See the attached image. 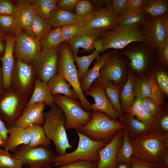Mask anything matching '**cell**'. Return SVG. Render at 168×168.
Here are the masks:
<instances>
[{
    "label": "cell",
    "mask_w": 168,
    "mask_h": 168,
    "mask_svg": "<svg viewBox=\"0 0 168 168\" xmlns=\"http://www.w3.org/2000/svg\"><path fill=\"white\" fill-rule=\"evenodd\" d=\"M107 32L105 30H99L80 33L67 42L73 55H77L80 48L83 49L84 51L90 52L94 49L95 41Z\"/></svg>",
    "instance_id": "21"
},
{
    "label": "cell",
    "mask_w": 168,
    "mask_h": 168,
    "mask_svg": "<svg viewBox=\"0 0 168 168\" xmlns=\"http://www.w3.org/2000/svg\"><path fill=\"white\" fill-rule=\"evenodd\" d=\"M109 53H105L96 58L92 68L87 70L85 77L80 81L82 90L84 93L88 91L94 82L99 76L100 71L107 61Z\"/></svg>",
    "instance_id": "28"
},
{
    "label": "cell",
    "mask_w": 168,
    "mask_h": 168,
    "mask_svg": "<svg viewBox=\"0 0 168 168\" xmlns=\"http://www.w3.org/2000/svg\"><path fill=\"white\" fill-rule=\"evenodd\" d=\"M133 92L136 97L141 99L149 97L161 106L163 104V94L158 87L155 79L148 77L134 80Z\"/></svg>",
    "instance_id": "17"
},
{
    "label": "cell",
    "mask_w": 168,
    "mask_h": 168,
    "mask_svg": "<svg viewBox=\"0 0 168 168\" xmlns=\"http://www.w3.org/2000/svg\"><path fill=\"white\" fill-rule=\"evenodd\" d=\"M42 125H31L25 128L30 137V141L28 144L29 146H49L51 144L50 141L45 136Z\"/></svg>",
    "instance_id": "33"
},
{
    "label": "cell",
    "mask_w": 168,
    "mask_h": 168,
    "mask_svg": "<svg viewBox=\"0 0 168 168\" xmlns=\"http://www.w3.org/2000/svg\"><path fill=\"white\" fill-rule=\"evenodd\" d=\"M42 49H57L63 42L61 28L51 29L40 40Z\"/></svg>",
    "instance_id": "36"
},
{
    "label": "cell",
    "mask_w": 168,
    "mask_h": 168,
    "mask_svg": "<svg viewBox=\"0 0 168 168\" xmlns=\"http://www.w3.org/2000/svg\"><path fill=\"white\" fill-rule=\"evenodd\" d=\"M5 91L2 83V66H0V96L2 95Z\"/></svg>",
    "instance_id": "60"
},
{
    "label": "cell",
    "mask_w": 168,
    "mask_h": 168,
    "mask_svg": "<svg viewBox=\"0 0 168 168\" xmlns=\"http://www.w3.org/2000/svg\"><path fill=\"white\" fill-rule=\"evenodd\" d=\"M91 118L85 125L76 130L91 140L110 142L118 131L125 127L119 121L111 119L98 111H91Z\"/></svg>",
    "instance_id": "4"
},
{
    "label": "cell",
    "mask_w": 168,
    "mask_h": 168,
    "mask_svg": "<svg viewBox=\"0 0 168 168\" xmlns=\"http://www.w3.org/2000/svg\"><path fill=\"white\" fill-rule=\"evenodd\" d=\"M137 119L149 127L152 125L154 119L151 114L143 108L135 115Z\"/></svg>",
    "instance_id": "51"
},
{
    "label": "cell",
    "mask_w": 168,
    "mask_h": 168,
    "mask_svg": "<svg viewBox=\"0 0 168 168\" xmlns=\"http://www.w3.org/2000/svg\"><path fill=\"white\" fill-rule=\"evenodd\" d=\"M134 80L131 74H129L127 80L124 85L121 93L123 109L125 112H126L130 107L134 99Z\"/></svg>",
    "instance_id": "38"
},
{
    "label": "cell",
    "mask_w": 168,
    "mask_h": 168,
    "mask_svg": "<svg viewBox=\"0 0 168 168\" xmlns=\"http://www.w3.org/2000/svg\"><path fill=\"white\" fill-rule=\"evenodd\" d=\"M15 39V36L12 33L7 35L5 51L0 58V61L2 64V83L5 91L10 87L12 75L15 61L14 56Z\"/></svg>",
    "instance_id": "20"
},
{
    "label": "cell",
    "mask_w": 168,
    "mask_h": 168,
    "mask_svg": "<svg viewBox=\"0 0 168 168\" xmlns=\"http://www.w3.org/2000/svg\"><path fill=\"white\" fill-rule=\"evenodd\" d=\"M59 46L57 73L71 85L83 109L91 112L92 104L85 97L81 88L73 54L69 45L67 42H63Z\"/></svg>",
    "instance_id": "2"
},
{
    "label": "cell",
    "mask_w": 168,
    "mask_h": 168,
    "mask_svg": "<svg viewBox=\"0 0 168 168\" xmlns=\"http://www.w3.org/2000/svg\"><path fill=\"white\" fill-rule=\"evenodd\" d=\"M16 6L8 0H0V15L15 16Z\"/></svg>",
    "instance_id": "48"
},
{
    "label": "cell",
    "mask_w": 168,
    "mask_h": 168,
    "mask_svg": "<svg viewBox=\"0 0 168 168\" xmlns=\"http://www.w3.org/2000/svg\"><path fill=\"white\" fill-rule=\"evenodd\" d=\"M30 97L19 94L11 88L0 96V118L6 127L15 126Z\"/></svg>",
    "instance_id": "9"
},
{
    "label": "cell",
    "mask_w": 168,
    "mask_h": 168,
    "mask_svg": "<svg viewBox=\"0 0 168 168\" xmlns=\"http://www.w3.org/2000/svg\"><path fill=\"white\" fill-rule=\"evenodd\" d=\"M142 99L143 107L151 114L154 119H155L162 110L161 106L157 104L151 98L145 97Z\"/></svg>",
    "instance_id": "44"
},
{
    "label": "cell",
    "mask_w": 168,
    "mask_h": 168,
    "mask_svg": "<svg viewBox=\"0 0 168 168\" xmlns=\"http://www.w3.org/2000/svg\"><path fill=\"white\" fill-rule=\"evenodd\" d=\"M15 16L0 15V29L6 35L12 33Z\"/></svg>",
    "instance_id": "47"
},
{
    "label": "cell",
    "mask_w": 168,
    "mask_h": 168,
    "mask_svg": "<svg viewBox=\"0 0 168 168\" xmlns=\"http://www.w3.org/2000/svg\"><path fill=\"white\" fill-rule=\"evenodd\" d=\"M155 80L159 88L163 94L168 96V76L165 72L159 70L156 73Z\"/></svg>",
    "instance_id": "45"
},
{
    "label": "cell",
    "mask_w": 168,
    "mask_h": 168,
    "mask_svg": "<svg viewBox=\"0 0 168 168\" xmlns=\"http://www.w3.org/2000/svg\"><path fill=\"white\" fill-rule=\"evenodd\" d=\"M7 35L0 29V58L3 55L5 51Z\"/></svg>",
    "instance_id": "58"
},
{
    "label": "cell",
    "mask_w": 168,
    "mask_h": 168,
    "mask_svg": "<svg viewBox=\"0 0 168 168\" xmlns=\"http://www.w3.org/2000/svg\"><path fill=\"white\" fill-rule=\"evenodd\" d=\"M35 78L31 64L15 59L10 88L19 94L30 97Z\"/></svg>",
    "instance_id": "10"
},
{
    "label": "cell",
    "mask_w": 168,
    "mask_h": 168,
    "mask_svg": "<svg viewBox=\"0 0 168 168\" xmlns=\"http://www.w3.org/2000/svg\"><path fill=\"white\" fill-rule=\"evenodd\" d=\"M103 41L102 38L97 39L94 44V51L90 54L79 57L73 55L74 61L78 68V77L80 81L85 76L88 68L92 62L99 56L103 49Z\"/></svg>",
    "instance_id": "25"
},
{
    "label": "cell",
    "mask_w": 168,
    "mask_h": 168,
    "mask_svg": "<svg viewBox=\"0 0 168 168\" xmlns=\"http://www.w3.org/2000/svg\"><path fill=\"white\" fill-rule=\"evenodd\" d=\"M144 1V0H128L126 13H131L141 9Z\"/></svg>",
    "instance_id": "55"
},
{
    "label": "cell",
    "mask_w": 168,
    "mask_h": 168,
    "mask_svg": "<svg viewBox=\"0 0 168 168\" xmlns=\"http://www.w3.org/2000/svg\"><path fill=\"white\" fill-rule=\"evenodd\" d=\"M45 119L42 128L47 139L54 143L58 155H62L72 147L69 143L64 127L65 116L61 109L54 105L47 112H44Z\"/></svg>",
    "instance_id": "3"
},
{
    "label": "cell",
    "mask_w": 168,
    "mask_h": 168,
    "mask_svg": "<svg viewBox=\"0 0 168 168\" xmlns=\"http://www.w3.org/2000/svg\"><path fill=\"white\" fill-rule=\"evenodd\" d=\"M56 0H32L33 8L35 15L48 21L52 12L57 8Z\"/></svg>",
    "instance_id": "34"
},
{
    "label": "cell",
    "mask_w": 168,
    "mask_h": 168,
    "mask_svg": "<svg viewBox=\"0 0 168 168\" xmlns=\"http://www.w3.org/2000/svg\"><path fill=\"white\" fill-rule=\"evenodd\" d=\"M8 130L3 121L0 118V137L5 144L7 139Z\"/></svg>",
    "instance_id": "57"
},
{
    "label": "cell",
    "mask_w": 168,
    "mask_h": 168,
    "mask_svg": "<svg viewBox=\"0 0 168 168\" xmlns=\"http://www.w3.org/2000/svg\"><path fill=\"white\" fill-rule=\"evenodd\" d=\"M75 9L74 13L86 23L88 22L95 10L91 2L88 0H79Z\"/></svg>",
    "instance_id": "40"
},
{
    "label": "cell",
    "mask_w": 168,
    "mask_h": 168,
    "mask_svg": "<svg viewBox=\"0 0 168 168\" xmlns=\"http://www.w3.org/2000/svg\"><path fill=\"white\" fill-rule=\"evenodd\" d=\"M119 122L127 130L129 138L136 137L150 132V127L128 114L120 115Z\"/></svg>",
    "instance_id": "29"
},
{
    "label": "cell",
    "mask_w": 168,
    "mask_h": 168,
    "mask_svg": "<svg viewBox=\"0 0 168 168\" xmlns=\"http://www.w3.org/2000/svg\"><path fill=\"white\" fill-rule=\"evenodd\" d=\"M84 94L92 97L94 100L95 103L92 104L91 107V111H98L103 112L111 119L118 121L120 115L113 107L101 85L90 88Z\"/></svg>",
    "instance_id": "18"
},
{
    "label": "cell",
    "mask_w": 168,
    "mask_h": 168,
    "mask_svg": "<svg viewBox=\"0 0 168 168\" xmlns=\"http://www.w3.org/2000/svg\"><path fill=\"white\" fill-rule=\"evenodd\" d=\"M48 21L53 28H61L74 23L86 24L72 12L57 8L52 12Z\"/></svg>",
    "instance_id": "27"
},
{
    "label": "cell",
    "mask_w": 168,
    "mask_h": 168,
    "mask_svg": "<svg viewBox=\"0 0 168 168\" xmlns=\"http://www.w3.org/2000/svg\"><path fill=\"white\" fill-rule=\"evenodd\" d=\"M13 156L29 167L38 166L48 168L53 165L56 155L49 146L31 147L28 144L19 146L13 152Z\"/></svg>",
    "instance_id": "8"
},
{
    "label": "cell",
    "mask_w": 168,
    "mask_h": 168,
    "mask_svg": "<svg viewBox=\"0 0 168 168\" xmlns=\"http://www.w3.org/2000/svg\"><path fill=\"white\" fill-rule=\"evenodd\" d=\"M129 139L133 149V156L146 162L160 164L168 153V134L151 132Z\"/></svg>",
    "instance_id": "1"
},
{
    "label": "cell",
    "mask_w": 168,
    "mask_h": 168,
    "mask_svg": "<svg viewBox=\"0 0 168 168\" xmlns=\"http://www.w3.org/2000/svg\"><path fill=\"white\" fill-rule=\"evenodd\" d=\"M79 138L78 146L74 151L62 155H57L53 166H61L78 160H86L98 162L99 156L97 152L106 146L109 142L105 141H93L85 135L76 130Z\"/></svg>",
    "instance_id": "5"
},
{
    "label": "cell",
    "mask_w": 168,
    "mask_h": 168,
    "mask_svg": "<svg viewBox=\"0 0 168 168\" xmlns=\"http://www.w3.org/2000/svg\"><path fill=\"white\" fill-rule=\"evenodd\" d=\"M38 103H44L45 105L50 107L54 105L53 95L49 91L47 82L36 78L33 92L26 105Z\"/></svg>",
    "instance_id": "24"
},
{
    "label": "cell",
    "mask_w": 168,
    "mask_h": 168,
    "mask_svg": "<svg viewBox=\"0 0 168 168\" xmlns=\"http://www.w3.org/2000/svg\"><path fill=\"white\" fill-rule=\"evenodd\" d=\"M123 129L117 132L109 143L97 152V168H117V155L123 142Z\"/></svg>",
    "instance_id": "16"
},
{
    "label": "cell",
    "mask_w": 168,
    "mask_h": 168,
    "mask_svg": "<svg viewBox=\"0 0 168 168\" xmlns=\"http://www.w3.org/2000/svg\"><path fill=\"white\" fill-rule=\"evenodd\" d=\"M152 51L144 44L125 51L124 54L129 59L131 68L134 70L140 72L147 68Z\"/></svg>",
    "instance_id": "23"
},
{
    "label": "cell",
    "mask_w": 168,
    "mask_h": 168,
    "mask_svg": "<svg viewBox=\"0 0 168 168\" xmlns=\"http://www.w3.org/2000/svg\"><path fill=\"white\" fill-rule=\"evenodd\" d=\"M117 168H132L131 164L118 162Z\"/></svg>",
    "instance_id": "61"
},
{
    "label": "cell",
    "mask_w": 168,
    "mask_h": 168,
    "mask_svg": "<svg viewBox=\"0 0 168 168\" xmlns=\"http://www.w3.org/2000/svg\"><path fill=\"white\" fill-rule=\"evenodd\" d=\"M16 12L12 32H26L30 26L35 15L32 0L16 1Z\"/></svg>",
    "instance_id": "19"
},
{
    "label": "cell",
    "mask_w": 168,
    "mask_h": 168,
    "mask_svg": "<svg viewBox=\"0 0 168 168\" xmlns=\"http://www.w3.org/2000/svg\"><path fill=\"white\" fill-rule=\"evenodd\" d=\"M0 168H7L3 167V166H0Z\"/></svg>",
    "instance_id": "64"
},
{
    "label": "cell",
    "mask_w": 168,
    "mask_h": 168,
    "mask_svg": "<svg viewBox=\"0 0 168 168\" xmlns=\"http://www.w3.org/2000/svg\"><path fill=\"white\" fill-rule=\"evenodd\" d=\"M59 52L58 48L42 49L35 56L31 63L35 77L47 82L57 73Z\"/></svg>",
    "instance_id": "11"
},
{
    "label": "cell",
    "mask_w": 168,
    "mask_h": 168,
    "mask_svg": "<svg viewBox=\"0 0 168 168\" xmlns=\"http://www.w3.org/2000/svg\"><path fill=\"white\" fill-rule=\"evenodd\" d=\"M6 127L9 136L3 148L4 150L13 152L19 146L30 143V137L25 128L15 126Z\"/></svg>",
    "instance_id": "26"
},
{
    "label": "cell",
    "mask_w": 168,
    "mask_h": 168,
    "mask_svg": "<svg viewBox=\"0 0 168 168\" xmlns=\"http://www.w3.org/2000/svg\"><path fill=\"white\" fill-rule=\"evenodd\" d=\"M54 104L59 107L66 117V130H78L86 124L91 119V112L85 110L80 101L65 95H53Z\"/></svg>",
    "instance_id": "6"
},
{
    "label": "cell",
    "mask_w": 168,
    "mask_h": 168,
    "mask_svg": "<svg viewBox=\"0 0 168 168\" xmlns=\"http://www.w3.org/2000/svg\"><path fill=\"white\" fill-rule=\"evenodd\" d=\"M161 61L166 65L168 64V41L158 47L156 49Z\"/></svg>",
    "instance_id": "54"
},
{
    "label": "cell",
    "mask_w": 168,
    "mask_h": 168,
    "mask_svg": "<svg viewBox=\"0 0 168 168\" xmlns=\"http://www.w3.org/2000/svg\"><path fill=\"white\" fill-rule=\"evenodd\" d=\"M79 0H58L57 8L62 9L72 12Z\"/></svg>",
    "instance_id": "53"
},
{
    "label": "cell",
    "mask_w": 168,
    "mask_h": 168,
    "mask_svg": "<svg viewBox=\"0 0 168 168\" xmlns=\"http://www.w3.org/2000/svg\"><path fill=\"white\" fill-rule=\"evenodd\" d=\"M132 168H162L159 164H153L146 162L132 156L131 160Z\"/></svg>",
    "instance_id": "50"
},
{
    "label": "cell",
    "mask_w": 168,
    "mask_h": 168,
    "mask_svg": "<svg viewBox=\"0 0 168 168\" xmlns=\"http://www.w3.org/2000/svg\"><path fill=\"white\" fill-rule=\"evenodd\" d=\"M143 108L142 99L136 97L126 112L129 115L134 117Z\"/></svg>",
    "instance_id": "52"
},
{
    "label": "cell",
    "mask_w": 168,
    "mask_h": 168,
    "mask_svg": "<svg viewBox=\"0 0 168 168\" xmlns=\"http://www.w3.org/2000/svg\"><path fill=\"white\" fill-rule=\"evenodd\" d=\"M45 106L43 103L26 105L15 126L25 128L31 125L42 124L45 121L44 110Z\"/></svg>",
    "instance_id": "22"
},
{
    "label": "cell",
    "mask_w": 168,
    "mask_h": 168,
    "mask_svg": "<svg viewBox=\"0 0 168 168\" xmlns=\"http://www.w3.org/2000/svg\"><path fill=\"white\" fill-rule=\"evenodd\" d=\"M168 1L166 0H144L141 9L144 12L151 16L159 17L167 13Z\"/></svg>",
    "instance_id": "32"
},
{
    "label": "cell",
    "mask_w": 168,
    "mask_h": 168,
    "mask_svg": "<svg viewBox=\"0 0 168 168\" xmlns=\"http://www.w3.org/2000/svg\"><path fill=\"white\" fill-rule=\"evenodd\" d=\"M155 132L161 134H168V114L167 111H162L155 120L150 127L149 132ZM149 133V132H148Z\"/></svg>",
    "instance_id": "41"
},
{
    "label": "cell",
    "mask_w": 168,
    "mask_h": 168,
    "mask_svg": "<svg viewBox=\"0 0 168 168\" xmlns=\"http://www.w3.org/2000/svg\"><path fill=\"white\" fill-rule=\"evenodd\" d=\"M128 0H112L111 6L116 14L122 16L126 12Z\"/></svg>",
    "instance_id": "49"
},
{
    "label": "cell",
    "mask_w": 168,
    "mask_h": 168,
    "mask_svg": "<svg viewBox=\"0 0 168 168\" xmlns=\"http://www.w3.org/2000/svg\"><path fill=\"white\" fill-rule=\"evenodd\" d=\"M147 17V14L141 9L119 16L118 26H130L135 24L142 25Z\"/></svg>",
    "instance_id": "39"
},
{
    "label": "cell",
    "mask_w": 168,
    "mask_h": 168,
    "mask_svg": "<svg viewBox=\"0 0 168 168\" xmlns=\"http://www.w3.org/2000/svg\"><path fill=\"white\" fill-rule=\"evenodd\" d=\"M84 25L82 24L74 23L61 27V33L63 42H68L72 39L81 32Z\"/></svg>",
    "instance_id": "42"
},
{
    "label": "cell",
    "mask_w": 168,
    "mask_h": 168,
    "mask_svg": "<svg viewBox=\"0 0 168 168\" xmlns=\"http://www.w3.org/2000/svg\"><path fill=\"white\" fill-rule=\"evenodd\" d=\"M91 2L96 11L101 10L111 4L112 0H92Z\"/></svg>",
    "instance_id": "56"
},
{
    "label": "cell",
    "mask_w": 168,
    "mask_h": 168,
    "mask_svg": "<svg viewBox=\"0 0 168 168\" xmlns=\"http://www.w3.org/2000/svg\"><path fill=\"white\" fill-rule=\"evenodd\" d=\"M21 161L14 157L8 151L0 148V166L7 168H21Z\"/></svg>",
    "instance_id": "43"
},
{
    "label": "cell",
    "mask_w": 168,
    "mask_h": 168,
    "mask_svg": "<svg viewBox=\"0 0 168 168\" xmlns=\"http://www.w3.org/2000/svg\"><path fill=\"white\" fill-rule=\"evenodd\" d=\"M14 54L16 59L31 64L36 54L42 49L40 41L24 31L15 33Z\"/></svg>",
    "instance_id": "14"
},
{
    "label": "cell",
    "mask_w": 168,
    "mask_h": 168,
    "mask_svg": "<svg viewBox=\"0 0 168 168\" xmlns=\"http://www.w3.org/2000/svg\"><path fill=\"white\" fill-rule=\"evenodd\" d=\"M125 63L118 55L109 53L108 59L102 68L99 77L90 89L108 81H112L115 85L119 86L125 77Z\"/></svg>",
    "instance_id": "12"
},
{
    "label": "cell",
    "mask_w": 168,
    "mask_h": 168,
    "mask_svg": "<svg viewBox=\"0 0 168 168\" xmlns=\"http://www.w3.org/2000/svg\"><path fill=\"white\" fill-rule=\"evenodd\" d=\"M142 25L117 26L107 32L102 38L103 41L102 52L109 49H121L134 42L144 41Z\"/></svg>",
    "instance_id": "7"
},
{
    "label": "cell",
    "mask_w": 168,
    "mask_h": 168,
    "mask_svg": "<svg viewBox=\"0 0 168 168\" xmlns=\"http://www.w3.org/2000/svg\"><path fill=\"white\" fill-rule=\"evenodd\" d=\"M105 89V94L114 109L119 114H123L120 103L119 94L120 89L119 86L115 85L113 81H108L101 84Z\"/></svg>",
    "instance_id": "35"
},
{
    "label": "cell",
    "mask_w": 168,
    "mask_h": 168,
    "mask_svg": "<svg viewBox=\"0 0 168 168\" xmlns=\"http://www.w3.org/2000/svg\"><path fill=\"white\" fill-rule=\"evenodd\" d=\"M51 28L48 21L35 15L30 26L25 32L40 41Z\"/></svg>",
    "instance_id": "31"
},
{
    "label": "cell",
    "mask_w": 168,
    "mask_h": 168,
    "mask_svg": "<svg viewBox=\"0 0 168 168\" xmlns=\"http://www.w3.org/2000/svg\"><path fill=\"white\" fill-rule=\"evenodd\" d=\"M49 91L52 95L63 94L74 99L78 98L71 85L61 75L57 73L47 82Z\"/></svg>",
    "instance_id": "30"
},
{
    "label": "cell",
    "mask_w": 168,
    "mask_h": 168,
    "mask_svg": "<svg viewBox=\"0 0 168 168\" xmlns=\"http://www.w3.org/2000/svg\"><path fill=\"white\" fill-rule=\"evenodd\" d=\"M5 145V143L2 141L0 137V146L3 148Z\"/></svg>",
    "instance_id": "62"
},
{
    "label": "cell",
    "mask_w": 168,
    "mask_h": 168,
    "mask_svg": "<svg viewBox=\"0 0 168 168\" xmlns=\"http://www.w3.org/2000/svg\"><path fill=\"white\" fill-rule=\"evenodd\" d=\"M133 154V149L129 140L128 132L124 128L123 129V142L117 155L118 162L130 164Z\"/></svg>",
    "instance_id": "37"
},
{
    "label": "cell",
    "mask_w": 168,
    "mask_h": 168,
    "mask_svg": "<svg viewBox=\"0 0 168 168\" xmlns=\"http://www.w3.org/2000/svg\"><path fill=\"white\" fill-rule=\"evenodd\" d=\"M30 168H42L38 166H33V167H30Z\"/></svg>",
    "instance_id": "63"
},
{
    "label": "cell",
    "mask_w": 168,
    "mask_h": 168,
    "mask_svg": "<svg viewBox=\"0 0 168 168\" xmlns=\"http://www.w3.org/2000/svg\"><path fill=\"white\" fill-rule=\"evenodd\" d=\"M160 165L162 168H168V153L162 158Z\"/></svg>",
    "instance_id": "59"
},
{
    "label": "cell",
    "mask_w": 168,
    "mask_h": 168,
    "mask_svg": "<svg viewBox=\"0 0 168 168\" xmlns=\"http://www.w3.org/2000/svg\"><path fill=\"white\" fill-rule=\"evenodd\" d=\"M144 44L153 51L168 41V32L162 24L160 17L146 18L142 25Z\"/></svg>",
    "instance_id": "13"
},
{
    "label": "cell",
    "mask_w": 168,
    "mask_h": 168,
    "mask_svg": "<svg viewBox=\"0 0 168 168\" xmlns=\"http://www.w3.org/2000/svg\"><path fill=\"white\" fill-rule=\"evenodd\" d=\"M98 162L86 160L74 161L61 166L50 167L48 168H97Z\"/></svg>",
    "instance_id": "46"
},
{
    "label": "cell",
    "mask_w": 168,
    "mask_h": 168,
    "mask_svg": "<svg viewBox=\"0 0 168 168\" xmlns=\"http://www.w3.org/2000/svg\"><path fill=\"white\" fill-rule=\"evenodd\" d=\"M119 17L111 5L99 11L94 10L80 33L99 30L109 31L118 26Z\"/></svg>",
    "instance_id": "15"
}]
</instances>
